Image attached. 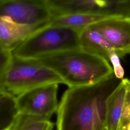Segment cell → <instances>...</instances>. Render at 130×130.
<instances>
[{"label":"cell","mask_w":130,"mask_h":130,"mask_svg":"<svg viewBox=\"0 0 130 130\" xmlns=\"http://www.w3.org/2000/svg\"><path fill=\"white\" fill-rule=\"evenodd\" d=\"M109 18L112 17L84 14H72L53 17L50 24L82 30L93 24Z\"/></svg>","instance_id":"cell-12"},{"label":"cell","mask_w":130,"mask_h":130,"mask_svg":"<svg viewBox=\"0 0 130 130\" xmlns=\"http://www.w3.org/2000/svg\"><path fill=\"white\" fill-rule=\"evenodd\" d=\"M50 84L64 82L56 72L36 60L14 56L0 80V87L15 96Z\"/></svg>","instance_id":"cell-4"},{"label":"cell","mask_w":130,"mask_h":130,"mask_svg":"<svg viewBox=\"0 0 130 130\" xmlns=\"http://www.w3.org/2000/svg\"><path fill=\"white\" fill-rule=\"evenodd\" d=\"M130 122V80L123 79L108 99L105 127L107 130H125Z\"/></svg>","instance_id":"cell-8"},{"label":"cell","mask_w":130,"mask_h":130,"mask_svg":"<svg viewBox=\"0 0 130 130\" xmlns=\"http://www.w3.org/2000/svg\"><path fill=\"white\" fill-rule=\"evenodd\" d=\"M52 17L84 14L109 17H130V0H47Z\"/></svg>","instance_id":"cell-5"},{"label":"cell","mask_w":130,"mask_h":130,"mask_svg":"<svg viewBox=\"0 0 130 130\" xmlns=\"http://www.w3.org/2000/svg\"><path fill=\"white\" fill-rule=\"evenodd\" d=\"M81 30L49 24L29 36L12 51L13 56L36 59L68 50L80 49Z\"/></svg>","instance_id":"cell-3"},{"label":"cell","mask_w":130,"mask_h":130,"mask_svg":"<svg viewBox=\"0 0 130 130\" xmlns=\"http://www.w3.org/2000/svg\"><path fill=\"white\" fill-rule=\"evenodd\" d=\"M58 85L41 86L16 96L19 113L50 120L58 107Z\"/></svg>","instance_id":"cell-7"},{"label":"cell","mask_w":130,"mask_h":130,"mask_svg":"<svg viewBox=\"0 0 130 130\" xmlns=\"http://www.w3.org/2000/svg\"><path fill=\"white\" fill-rule=\"evenodd\" d=\"M5 93H7V92H5L2 88H1L0 87V96H1V95H2V94Z\"/></svg>","instance_id":"cell-17"},{"label":"cell","mask_w":130,"mask_h":130,"mask_svg":"<svg viewBox=\"0 0 130 130\" xmlns=\"http://www.w3.org/2000/svg\"><path fill=\"white\" fill-rule=\"evenodd\" d=\"M125 130H130V122H129V123H128V124L127 125Z\"/></svg>","instance_id":"cell-18"},{"label":"cell","mask_w":130,"mask_h":130,"mask_svg":"<svg viewBox=\"0 0 130 130\" xmlns=\"http://www.w3.org/2000/svg\"><path fill=\"white\" fill-rule=\"evenodd\" d=\"M12 57V52L4 46L0 42V80Z\"/></svg>","instance_id":"cell-15"},{"label":"cell","mask_w":130,"mask_h":130,"mask_svg":"<svg viewBox=\"0 0 130 130\" xmlns=\"http://www.w3.org/2000/svg\"><path fill=\"white\" fill-rule=\"evenodd\" d=\"M90 26L105 39L119 57L130 54V17L109 18Z\"/></svg>","instance_id":"cell-9"},{"label":"cell","mask_w":130,"mask_h":130,"mask_svg":"<svg viewBox=\"0 0 130 130\" xmlns=\"http://www.w3.org/2000/svg\"><path fill=\"white\" fill-rule=\"evenodd\" d=\"M19 113L16 96L5 93L0 96V130H9Z\"/></svg>","instance_id":"cell-13"},{"label":"cell","mask_w":130,"mask_h":130,"mask_svg":"<svg viewBox=\"0 0 130 130\" xmlns=\"http://www.w3.org/2000/svg\"><path fill=\"white\" fill-rule=\"evenodd\" d=\"M122 80L113 74L92 85L68 88L56 112V130H101L107 102Z\"/></svg>","instance_id":"cell-1"},{"label":"cell","mask_w":130,"mask_h":130,"mask_svg":"<svg viewBox=\"0 0 130 130\" xmlns=\"http://www.w3.org/2000/svg\"><path fill=\"white\" fill-rule=\"evenodd\" d=\"M119 58L115 51H113L110 54L109 61L111 62L113 66V73L115 77L119 79L122 80L124 75V71L120 63Z\"/></svg>","instance_id":"cell-16"},{"label":"cell","mask_w":130,"mask_h":130,"mask_svg":"<svg viewBox=\"0 0 130 130\" xmlns=\"http://www.w3.org/2000/svg\"><path fill=\"white\" fill-rule=\"evenodd\" d=\"M79 45L81 50L100 56L109 62L110 54L114 51L105 39L90 25L80 31Z\"/></svg>","instance_id":"cell-11"},{"label":"cell","mask_w":130,"mask_h":130,"mask_svg":"<svg viewBox=\"0 0 130 130\" xmlns=\"http://www.w3.org/2000/svg\"><path fill=\"white\" fill-rule=\"evenodd\" d=\"M49 24L23 25L0 17V42L12 52L31 34Z\"/></svg>","instance_id":"cell-10"},{"label":"cell","mask_w":130,"mask_h":130,"mask_svg":"<svg viewBox=\"0 0 130 130\" xmlns=\"http://www.w3.org/2000/svg\"><path fill=\"white\" fill-rule=\"evenodd\" d=\"M35 60L56 72L69 88L94 84L114 74L108 60L81 49Z\"/></svg>","instance_id":"cell-2"},{"label":"cell","mask_w":130,"mask_h":130,"mask_svg":"<svg viewBox=\"0 0 130 130\" xmlns=\"http://www.w3.org/2000/svg\"><path fill=\"white\" fill-rule=\"evenodd\" d=\"M101 130H107L105 127H104V128H103V129H101Z\"/></svg>","instance_id":"cell-19"},{"label":"cell","mask_w":130,"mask_h":130,"mask_svg":"<svg viewBox=\"0 0 130 130\" xmlns=\"http://www.w3.org/2000/svg\"><path fill=\"white\" fill-rule=\"evenodd\" d=\"M54 125L50 120L18 113L9 130H53Z\"/></svg>","instance_id":"cell-14"},{"label":"cell","mask_w":130,"mask_h":130,"mask_svg":"<svg viewBox=\"0 0 130 130\" xmlns=\"http://www.w3.org/2000/svg\"><path fill=\"white\" fill-rule=\"evenodd\" d=\"M0 17L23 25L50 24L46 0H0Z\"/></svg>","instance_id":"cell-6"}]
</instances>
